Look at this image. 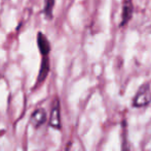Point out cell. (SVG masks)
Returning a JSON list of instances; mask_svg holds the SVG:
<instances>
[{"instance_id":"obj_3","label":"cell","mask_w":151,"mask_h":151,"mask_svg":"<svg viewBox=\"0 0 151 151\" xmlns=\"http://www.w3.org/2000/svg\"><path fill=\"white\" fill-rule=\"evenodd\" d=\"M46 121V112L44 109H37L31 114L30 122L34 127L38 128Z\"/></svg>"},{"instance_id":"obj_4","label":"cell","mask_w":151,"mask_h":151,"mask_svg":"<svg viewBox=\"0 0 151 151\" xmlns=\"http://www.w3.org/2000/svg\"><path fill=\"white\" fill-rule=\"evenodd\" d=\"M133 3L132 0H125L124 4H123L122 8V15H121V23L120 26H124L129 23L131 20L132 16H133Z\"/></svg>"},{"instance_id":"obj_2","label":"cell","mask_w":151,"mask_h":151,"mask_svg":"<svg viewBox=\"0 0 151 151\" xmlns=\"http://www.w3.org/2000/svg\"><path fill=\"white\" fill-rule=\"evenodd\" d=\"M50 125L56 129L61 128V107H60V101L56 99L52 105V108L50 110Z\"/></svg>"},{"instance_id":"obj_6","label":"cell","mask_w":151,"mask_h":151,"mask_svg":"<svg viewBox=\"0 0 151 151\" xmlns=\"http://www.w3.org/2000/svg\"><path fill=\"white\" fill-rule=\"evenodd\" d=\"M48 73H50V61H48L47 56H44L41 65H40L39 75H38V83L43 82L46 77H47Z\"/></svg>"},{"instance_id":"obj_1","label":"cell","mask_w":151,"mask_h":151,"mask_svg":"<svg viewBox=\"0 0 151 151\" xmlns=\"http://www.w3.org/2000/svg\"><path fill=\"white\" fill-rule=\"evenodd\" d=\"M151 103V86L149 83H144L138 89L133 98V107L144 108Z\"/></svg>"},{"instance_id":"obj_7","label":"cell","mask_w":151,"mask_h":151,"mask_svg":"<svg viewBox=\"0 0 151 151\" xmlns=\"http://www.w3.org/2000/svg\"><path fill=\"white\" fill-rule=\"evenodd\" d=\"M55 5V0H45V4H44V15L47 18H52V8Z\"/></svg>"},{"instance_id":"obj_5","label":"cell","mask_w":151,"mask_h":151,"mask_svg":"<svg viewBox=\"0 0 151 151\" xmlns=\"http://www.w3.org/2000/svg\"><path fill=\"white\" fill-rule=\"evenodd\" d=\"M37 44H38V49H39L41 55H43V56H48V54H50V44L43 33H41V32L38 33Z\"/></svg>"}]
</instances>
